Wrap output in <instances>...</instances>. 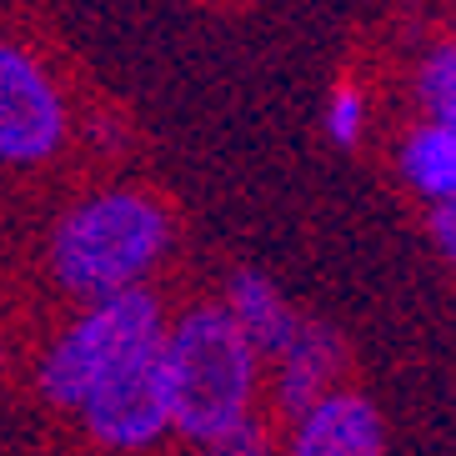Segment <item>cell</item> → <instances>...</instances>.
<instances>
[{
    "label": "cell",
    "instance_id": "obj_1",
    "mask_svg": "<svg viewBox=\"0 0 456 456\" xmlns=\"http://www.w3.org/2000/svg\"><path fill=\"white\" fill-rule=\"evenodd\" d=\"M251 336L231 306H196L166 331V371H171L175 431L196 446H221L251 421L256 396Z\"/></svg>",
    "mask_w": 456,
    "mask_h": 456
},
{
    "label": "cell",
    "instance_id": "obj_2",
    "mask_svg": "<svg viewBox=\"0 0 456 456\" xmlns=\"http://www.w3.org/2000/svg\"><path fill=\"white\" fill-rule=\"evenodd\" d=\"M166 241H171V216L161 211V201H151L141 191H106V196L81 201L55 226L51 271L61 291L101 301V296L146 281Z\"/></svg>",
    "mask_w": 456,
    "mask_h": 456
},
{
    "label": "cell",
    "instance_id": "obj_3",
    "mask_svg": "<svg viewBox=\"0 0 456 456\" xmlns=\"http://www.w3.org/2000/svg\"><path fill=\"white\" fill-rule=\"evenodd\" d=\"M166 322L156 296L131 286V291L101 296L91 301L86 316L66 326L55 336V346L45 351L41 362V396L51 406H66V411H81V402L91 396L101 381L121 362H131L141 346L161 341Z\"/></svg>",
    "mask_w": 456,
    "mask_h": 456
},
{
    "label": "cell",
    "instance_id": "obj_4",
    "mask_svg": "<svg viewBox=\"0 0 456 456\" xmlns=\"http://www.w3.org/2000/svg\"><path fill=\"white\" fill-rule=\"evenodd\" d=\"M86 436L110 452H135V446L161 442L175 427V402H171V371H166V336L151 341L121 362L81 402Z\"/></svg>",
    "mask_w": 456,
    "mask_h": 456
},
{
    "label": "cell",
    "instance_id": "obj_5",
    "mask_svg": "<svg viewBox=\"0 0 456 456\" xmlns=\"http://www.w3.org/2000/svg\"><path fill=\"white\" fill-rule=\"evenodd\" d=\"M66 106L45 70L15 45H0V166H36L61 151Z\"/></svg>",
    "mask_w": 456,
    "mask_h": 456
},
{
    "label": "cell",
    "instance_id": "obj_6",
    "mask_svg": "<svg viewBox=\"0 0 456 456\" xmlns=\"http://www.w3.org/2000/svg\"><path fill=\"white\" fill-rule=\"evenodd\" d=\"M387 446V427L371 402L351 391H326L296 416L291 452L296 456H376Z\"/></svg>",
    "mask_w": 456,
    "mask_h": 456
},
{
    "label": "cell",
    "instance_id": "obj_7",
    "mask_svg": "<svg viewBox=\"0 0 456 456\" xmlns=\"http://www.w3.org/2000/svg\"><path fill=\"white\" fill-rule=\"evenodd\" d=\"M341 371V346L326 326L301 322L296 341L276 356V402L286 416H301L311 402H322Z\"/></svg>",
    "mask_w": 456,
    "mask_h": 456
},
{
    "label": "cell",
    "instance_id": "obj_8",
    "mask_svg": "<svg viewBox=\"0 0 456 456\" xmlns=\"http://www.w3.org/2000/svg\"><path fill=\"white\" fill-rule=\"evenodd\" d=\"M226 306L236 311V322L251 336V346L261 351V356H271V362H276V356L296 341V331H301V316H296L281 296H276V286H271L266 276H256V271H241V276L231 281Z\"/></svg>",
    "mask_w": 456,
    "mask_h": 456
},
{
    "label": "cell",
    "instance_id": "obj_9",
    "mask_svg": "<svg viewBox=\"0 0 456 456\" xmlns=\"http://www.w3.org/2000/svg\"><path fill=\"white\" fill-rule=\"evenodd\" d=\"M402 175L411 181L416 196H427L431 206L456 196V131L442 121L421 126L406 135L402 146Z\"/></svg>",
    "mask_w": 456,
    "mask_h": 456
},
{
    "label": "cell",
    "instance_id": "obj_10",
    "mask_svg": "<svg viewBox=\"0 0 456 456\" xmlns=\"http://www.w3.org/2000/svg\"><path fill=\"white\" fill-rule=\"evenodd\" d=\"M416 91H421V106L431 110V121H442L456 131V45H436L421 61Z\"/></svg>",
    "mask_w": 456,
    "mask_h": 456
},
{
    "label": "cell",
    "instance_id": "obj_11",
    "mask_svg": "<svg viewBox=\"0 0 456 456\" xmlns=\"http://www.w3.org/2000/svg\"><path fill=\"white\" fill-rule=\"evenodd\" d=\"M326 131H331L336 146H356L362 135V95L351 86H336L331 101H326Z\"/></svg>",
    "mask_w": 456,
    "mask_h": 456
},
{
    "label": "cell",
    "instance_id": "obj_12",
    "mask_svg": "<svg viewBox=\"0 0 456 456\" xmlns=\"http://www.w3.org/2000/svg\"><path fill=\"white\" fill-rule=\"evenodd\" d=\"M431 231H436V246L446 251V261L456 266V196L431 206Z\"/></svg>",
    "mask_w": 456,
    "mask_h": 456
}]
</instances>
